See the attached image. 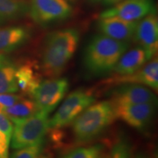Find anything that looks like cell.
<instances>
[{"label": "cell", "instance_id": "cell-15", "mask_svg": "<svg viewBox=\"0 0 158 158\" xmlns=\"http://www.w3.org/2000/svg\"><path fill=\"white\" fill-rule=\"evenodd\" d=\"M30 36V31L21 26L0 28V54H5L19 48Z\"/></svg>", "mask_w": 158, "mask_h": 158}, {"label": "cell", "instance_id": "cell-4", "mask_svg": "<svg viewBox=\"0 0 158 158\" xmlns=\"http://www.w3.org/2000/svg\"><path fill=\"white\" fill-rule=\"evenodd\" d=\"M49 114L38 110L36 114L15 124L11 137V147L16 149L42 143L50 129Z\"/></svg>", "mask_w": 158, "mask_h": 158}, {"label": "cell", "instance_id": "cell-23", "mask_svg": "<svg viewBox=\"0 0 158 158\" xmlns=\"http://www.w3.org/2000/svg\"><path fill=\"white\" fill-rule=\"evenodd\" d=\"M13 131V122L5 114H4L2 112H0V132H2L6 136L10 142Z\"/></svg>", "mask_w": 158, "mask_h": 158}, {"label": "cell", "instance_id": "cell-24", "mask_svg": "<svg viewBox=\"0 0 158 158\" xmlns=\"http://www.w3.org/2000/svg\"><path fill=\"white\" fill-rule=\"evenodd\" d=\"M23 98L22 95L14 93L0 94V112H2L5 108L13 106Z\"/></svg>", "mask_w": 158, "mask_h": 158}, {"label": "cell", "instance_id": "cell-28", "mask_svg": "<svg viewBox=\"0 0 158 158\" xmlns=\"http://www.w3.org/2000/svg\"><path fill=\"white\" fill-rule=\"evenodd\" d=\"M98 158H110V154L102 153V152Z\"/></svg>", "mask_w": 158, "mask_h": 158}, {"label": "cell", "instance_id": "cell-11", "mask_svg": "<svg viewBox=\"0 0 158 158\" xmlns=\"http://www.w3.org/2000/svg\"><path fill=\"white\" fill-rule=\"evenodd\" d=\"M133 38L139 46L147 51L150 58L155 57L158 47V19L155 13H150L137 22Z\"/></svg>", "mask_w": 158, "mask_h": 158}, {"label": "cell", "instance_id": "cell-19", "mask_svg": "<svg viewBox=\"0 0 158 158\" xmlns=\"http://www.w3.org/2000/svg\"><path fill=\"white\" fill-rule=\"evenodd\" d=\"M28 7L20 0H0V25L22 16Z\"/></svg>", "mask_w": 158, "mask_h": 158}, {"label": "cell", "instance_id": "cell-13", "mask_svg": "<svg viewBox=\"0 0 158 158\" xmlns=\"http://www.w3.org/2000/svg\"><path fill=\"white\" fill-rule=\"evenodd\" d=\"M137 21H128L117 17L100 18L98 28L102 34L110 38L127 42L133 37Z\"/></svg>", "mask_w": 158, "mask_h": 158}, {"label": "cell", "instance_id": "cell-21", "mask_svg": "<svg viewBox=\"0 0 158 158\" xmlns=\"http://www.w3.org/2000/svg\"><path fill=\"white\" fill-rule=\"evenodd\" d=\"M110 158H132L131 146L124 136H118L112 146Z\"/></svg>", "mask_w": 158, "mask_h": 158}, {"label": "cell", "instance_id": "cell-3", "mask_svg": "<svg viewBox=\"0 0 158 158\" xmlns=\"http://www.w3.org/2000/svg\"><path fill=\"white\" fill-rule=\"evenodd\" d=\"M115 117L110 101L92 103L72 122V130L77 143L96 139L112 124Z\"/></svg>", "mask_w": 158, "mask_h": 158}, {"label": "cell", "instance_id": "cell-1", "mask_svg": "<svg viewBox=\"0 0 158 158\" xmlns=\"http://www.w3.org/2000/svg\"><path fill=\"white\" fill-rule=\"evenodd\" d=\"M78 31L64 29L49 33L43 42L41 70L44 76L56 78L62 74L78 48Z\"/></svg>", "mask_w": 158, "mask_h": 158}, {"label": "cell", "instance_id": "cell-30", "mask_svg": "<svg viewBox=\"0 0 158 158\" xmlns=\"http://www.w3.org/2000/svg\"><path fill=\"white\" fill-rule=\"evenodd\" d=\"M68 2H76L77 0H67Z\"/></svg>", "mask_w": 158, "mask_h": 158}, {"label": "cell", "instance_id": "cell-27", "mask_svg": "<svg viewBox=\"0 0 158 158\" xmlns=\"http://www.w3.org/2000/svg\"><path fill=\"white\" fill-rule=\"evenodd\" d=\"M122 1V0H104L105 3L106 4V5H116V4H117L119 2Z\"/></svg>", "mask_w": 158, "mask_h": 158}, {"label": "cell", "instance_id": "cell-9", "mask_svg": "<svg viewBox=\"0 0 158 158\" xmlns=\"http://www.w3.org/2000/svg\"><path fill=\"white\" fill-rule=\"evenodd\" d=\"M113 105H134L155 102L157 103V98L155 92L149 87L141 84H122L114 88L108 93Z\"/></svg>", "mask_w": 158, "mask_h": 158}, {"label": "cell", "instance_id": "cell-8", "mask_svg": "<svg viewBox=\"0 0 158 158\" xmlns=\"http://www.w3.org/2000/svg\"><path fill=\"white\" fill-rule=\"evenodd\" d=\"M113 106L116 118H119L136 130H144L152 122L157 103L113 105Z\"/></svg>", "mask_w": 158, "mask_h": 158}, {"label": "cell", "instance_id": "cell-31", "mask_svg": "<svg viewBox=\"0 0 158 158\" xmlns=\"http://www.w3.org/2000/svg\"><path fill=\"white\" fill-rule=\"evenodd\" d=\"M94 1H100V0H94Z\"/></svg>", "mask_w": 158, "mask_h": 158}, {"label": "cell", "instance_id": "cell-25", "mask_svg": "<svg viewBox=\"0 0 158 158\" xmlns=\"http://www.w3.org/2000/svg\"><path fill=\"white\" fill-rule=\"evenodd\" d=\"M10 143L6 136L0 132V158H9Z\"/></svg>", "mask_w": 158, "mask_h": 158}, {"label": "cell", "instance_id": "cell-29", "mask_svg": "<svg viewBox=\"0 0 158 158\" xmlns=\"http://www.w3.org/2000/svg\"><path fill=\"white\" fill-rule=\"evenodd\" d=\"M39 158H51L49 156H40Z\"/></svg>", "mask_w": 158, "mask_h": 158}, {"label": "cell", "instance_id": "cell-20", "mask_svg": "<svg viewBox=\"0 0 158 158\" xmlns=\"http://www.w3.org/2000/svg\"><path fill=\"white\" fill-rule=\"evenodd\" d=\"M103 149L101 144L78 147L64 154L61 158H98Z\"/></svg>", "mask_w": 158, "mask_h": 158}, {"label": "cell", "instance_id": "cell-10", "mask_svg": "<svg viewBox=\"0 0 158 158\" xmlns=\"http://www.w3.org/2000/svg\"><path fill=\"white\" fill-rule=\"evenodd\" d=\"M155 13L152 0H122L101 13L100 18L117 17L128 21H137Z\"/></svg>", "mask_w": 158, "mask_h": 158}, {"label": "cell", "instance_id": "cell-16", "mask_svg": "<svg viewBox=\"0 0 158 158\" xmlns=\"http://www.w3.org/2000/svg\"><path fill=\"white\" fill-rule=\"evenodd\" d=\"M15 78L19 90L22 94L30 97H32L35 89L42 81L40 74L31 62L17 67Z\"/></svg>", "mask_w": 158, "mask_h": 158}, {"label": "cell", "instance_id": "cell-26", "mask_svg": "<svg viewBox=\"0 0 158 158\" xmlns=\"http://www.w3.org/2000/svg\"><path fill=\"white\" fill-rule=\"evenodd\" d=\"M134 158H155L154 156L151 155L150 154L145 152H138L135 155Z\"/></svg>", "mask_w": 158, "mask_h": 158}, {"label": "cell", "instance_id": "cell-14", "mask_svg": "<svg viewBox=\"0 0 158 158\" xmlns=\"http://www.w3.org/2000/svg\"><path fill=\"white\" fill-rule=\"evenodd\" d=\"M151 59L147 51L138 45L122 55L112 72L118 76H127L141 69Z\"/></svg>", "mask_w": 158, "mask_h": 158}, {"label": "cell", "instance_id": "cell-6", "mask_svg": "<svg viewBox=\"0 0 158 158\" xmlns=\"http://www.w3.org/2000/svg\"><path fill=\"white\" fill-rule=\"evenodd\" d=\"M69 86L68 78H50L41 81L31 98L39 110L50 114L66 95Z\"/></svg>", "mask_w": 158, "mask_h": 158}, {"label": "cell", "instance_id": "cell-2", "mask_svg": "<svg viewBox=\"0 0 158 158\" xmlns=\"http://www.w3.org/2000/svg\"><path fill=\"white\" fill-rule=\"evenodd\" d=\"M129 43L100 34L92 37L84 53L85 68L91 75L102 76L112 72Z\"/></svg>", "mask_w": 158, "mask_h": 158}, {"label": "cell", "instance_id": "cell-7", "mask_svg": "<svg viewBox=\"0 0 158 158\" xmlns=\"http://www.w3.org/2000/svg\"><path fill=\"white\" fill-rule=\"evenodd\" d=\"M28 11L37 24L45 26L70 16L72 7L67 0H31Z\"/></svg>", "mask_w": 158, "mask_h": 158}, {"label": "cell", "instance_id": "cell-22", "mask_svg": "<svg viewBox=\"0 0 158 158\" xmlns=\"http://www.w3.org/2000/svg\"><path fill=\"white\" fill-rule=\"evenodd\" d=\"M44 142L16 149L10 158H39L44 149Z\"/></svg>", "mask_w": 158, "mask_h": 158}, {"label": "cell", "instance_id": "cell-18", "mask_svg": "<svg viewBox=\"0 0 158 158\" xmlns=\"http://www.w3.org/2000/svg\"><path fill=\"white\" fill-rule=\"evenodd\" d=\"M34 100L21 98L13 106L5 108L2 113L5 114L13 123L16 124L30 117L38 111Z\"/></svg>", "mask_w": 158, "mask_h": 158}, {"label": "cell", "instance_id": "cell-12", "mask_svg": "<svg viewBox=\"0 0 158 158\" xmlns=\"http://www.w3.org/2000/svg\"><path fill=\"white\" fill-rule=\"evenodd\" d=\"M106 83L116 84H141L157 90L158 89V60L153 57L151 61L146 63L141 69L127 76H116L108 80Z\"/></svg>", "mask_w": 158, "mask_h": 158}, {"label": "cell", "instance_id": "cell-17", "mask_svg": "<svg viewBox=\"0 0 158 158\" xmlns=\"http://www.w3.org/2000/svg\"><path fill=\"white\" fill-rule=\"evenodd\" d=\"M17 66L5 54H0V94L15 93L19 91L15 73Z\"/></svg>", "mask_w": 158, "mask_h": 158}, {"label": "cell", "instance_id": "cell-5", "mask_svg": "<svg viewBox=\"0 0 158 158\" xmlns=\"http://www.w3.org/2000/svg\"><path fill=\"white\" fill-rule=\"evenodd\" d=\"M94 101L95 96L91 90L78 89L72 92L50 119V128L57 130L67 127Z\"/></svg>", "mask_w": 158, "mask_h": 158}]
</instances>
